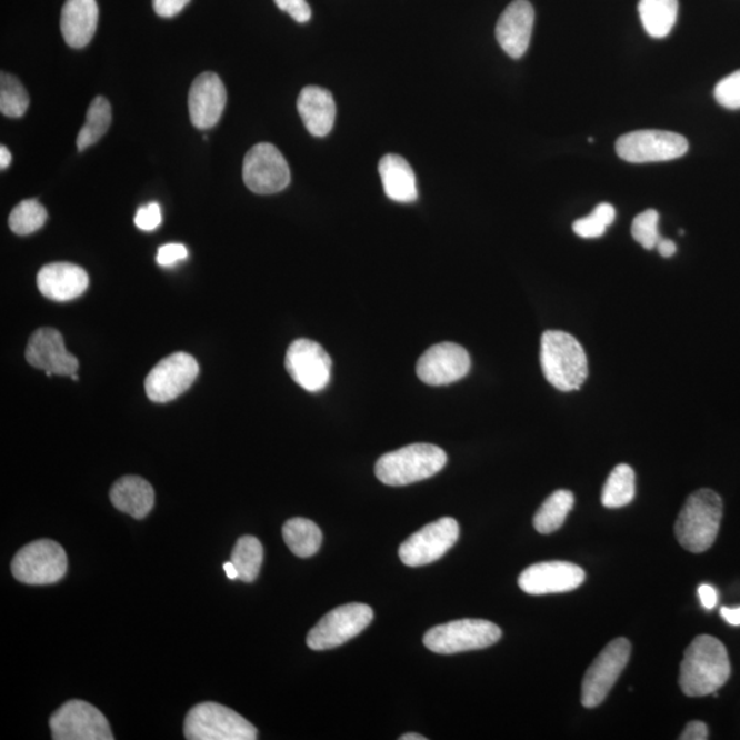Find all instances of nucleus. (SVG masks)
Returning <instances> with one entry per match:
<instances>
[{
  "instance_id": "39",
  "label": "nucleus",
  "mask_w": 740,
  "mask_h": 740,
  "mask_svg": "<svg viewBox=\"0 0 740 740\" xmlns=\"http://www.w3.org/2000/svg\"><path fill=\"white\" fill-rule=\"evenodd\" d=\"M188 257V251L186 246L180 243H170L160 247L157 254V262L161 267L168 268L173 267L174 263L184 261Z\"/></svg>"
},
{
  "instance_id": "15",
  "label": "nucleus",
  "mask_w": 740,
  "mask_h": 740,
  "mask_svg": "<svg viewBox=\"0 0 740 740\" xmlns=\"http://www.w3.org/2000/svg\"><path fill=\"white\" fill-rule=\"evenodd\" d=\"M286 369L303 390L319 392L331 380L332 360L321 344L309 339H298L287 350Z\"/></svg>"
},
{
  "instance_id": "40",
  "label": "nucleus",
  "mask_w": 740,
  "mask_h": 740,
  "mask_svg": "<svg viewBox=\"0 0 740 740\" xmlns=\"http://www.w3.org/2000/svg\"><path fill=\"white\" fill-rule=\"evenodd\" d=\"M188 3H190V0H152L156 13L163 17V19H172V17L178 16Z\"/></svg>"
},
{
  "instance_id": "19",
  "label": "nucleus",
  "mask_w": 740,
  "mask_h": 740,
  "mask_svg": "<svg viewBox=\"0 0 740 740\" xmlns=\"http://www.w3.org/2000/svg\"><path fill=\"white\" fill-rule=\"evenodd\" d=\"M227 104L224 82L213 72H204L193 80L188 109L193 127L209 129L217 126Z\"/></svg>"
},
{
  "instance_id": "27",
  "label": "nucleus",
  "mask_w": 740,
  "mask_h": 740,
  "mask_svg": "<svg viewBox=\"0 0 740 740\" xmlns=\"http://www.w3.org/2000/svg\"><path fill=\"white\" fill-rule=\"evenodd\" d=\"M283 538L292 554L309 558L317 554L322 543V532L313 521L296 517L283 527Z\"/></svg>"
},
{
  "instance_id": "29",
  "label": "nucleus",
  "mask_w": 740,
  "mask_h": 740,
  "mask_svg": "<svg viewBox=\"0 0 740 740\" xmlns=\"http://www.w3.org/2000/svg\"><path fill=\"white\" fill-rule=\"evenodd\" d=\"M636 498V472L621 463L610 472L603 486L601 501L604 508L619 509L630 504Z\"/></svg>"
},
{
  "instance_id": "13",
  "label": "nucleus",
  "mask_w": 740,
  "mask_h": 740,
  "mask_svg": "<svg viewBox=\"0 0 740 740\" xmlns=\"http://www.w3.org/2000/svg\"><path fill=\"white\" fill-rule=\"evenodd\" d=\"M243 181L250 191L270 196L290 186L291 170L273 144L260 143L252 147L244 157Z\"/></svg>"
},
{
  "instance_id": "26",
  "label": "nucleus",
  "mask_w": 740,
  "mask_h": 740,
  "mask_svg": "<svg viewBox=\"0 0 740 740\" xmlns=\"http://www.w3.org/2000/svg\"><path fill=\"white\" fill-rule=\"evenodd\" d=\"M640 21L651 38H667L678 21L679 0H640Z\"/></svg>"
},
{
  "instance_id": "37",
  "label": "nucleus",
  "mask_w": 740,
  "mask_h": 740,
  "mask_svg": "<svg viewBox=\"0 0 740 740\" xmlns=\"http://www.w3.org/2000/svg\"><path fill=\"white\" fill-rule=\"evenodd\" d=\"M161 206L156 202L142 206L134 216V224L142 231H154L161 226Z\"/></svg>"
},
{
  "instance_id": "35",
  "label": "nucleus",
  "mask_w": 740,
  "mask_h": 740,
  "mask_svg": "<svg viewBox=\"0 0 740 740\" xmlns=\"http://www.w3.org/2000/svg\"><path fill=\"white\" fill-rule=\"evenodd\" d=\"M658 222H660V214L653 209L638 214L632 222V238L646 250L656 249L657 243L660 242L661 234L658 231Z\"/></svg>"
},
{
  "instance_id": "21",
  "label": "nucleus",
  "mask_w": 740,
  "mask_h": 740,
  "mask_svg": "<svg viewBox=\"0 0 740 740\" xmlns=\"http://www.w3.org/2000/svg\"><path fill=\"white\" fill-rule=\"evenodd\" d=\"M90 279L84 269L69 262L49 263L39 270L38 288L46 298L69 302L86 292Z\"/></svg>"
},
{
  "instance_id": "12",
  "label": "nucleus",
  "mask_w": 740,
  "mask_h": 740,
  "mask_svg": "<svg viewBox=\"0 0 740 740\" xmlns=\"http://www.w3.org/2000/svg\"><path fill=\"white\" fill-rule=\"evenodd\" d=\"M460 526L451 517L422 527L399 548V558L407 567L419 568L440 560L457 543Z\"/></svg>"
},
{
  "instance_id": "17",
  "label": "nucleus",
  "mask_w": 740,
  "mask_h": 740,
  "mask_svg": "<svg viewBox=\"0 0 740 740\" xmlns=\"http://www.w3.org/2000/svg\"><path fill=\"white\" fill-rule=\"evenodd\" d=\"M586 579L583 569L567 561L539 562L522 571L520 589L530 596L560 594L578 589Z\"/></svg>"
},
{
  "instance_id": "31",
  "label": "nucleus",
  "mask_w": 740,
  "mask_h": 740,
  "mask_svg": "<svg viewBox=\"0 0 740 740\" xmlns=\"http://www.w3.org/2000/svg\"><path fill=\"white\" fill-rule=\"evenodd\" d=\"M111 123V106L108 99L97 97L87 111L84 126L80 129L78 137V149L84 151L88 147L96 144L103 137Z\"/></svg>"
},
{
  "instance_id": "8",
  "label": "nucleus",
  "mask_w": 740,
  "mask_h": 740,
  "mask_svg": "<svg viewBox=\"0 0 740 740\" xmlns=\"http://www.w3.org/2000/svg\"><path fill=\"white\" fill-rule=\"evenodd\" d=\"M373 620V610L366 603H348L331 610L308 633L311 650L322 651L339 648L368 628Z\"/></svg>"
},
{
  "instance_id": "18",
  "label": "nucleus",
  "mask_w": 740,
  "mask_h": 740,
  "mask_svg": "<svg viewBox=\"0 0 740 740\" xmlns=\"http://www.w3.org/2000/svg\"><path fill=\"white\" fill-rule=\"evenodd\" d=\"M26 357L33 368L49 370L52 374L73 376L79 370L78 358L64 348L60 331L40 328L29 339Z\"/></svg>"
},
{
  "instance_id": "3",
  "label": "nucleus",
  "mask_w": 740,
  "mask_h": 740,
  "mask_svg": "<svg viewBox=\"0 0 740 740\" xmlns=\"http://www.w3.org/2000/svg\"><path fill=\"white\" fill-rule=\"evenodd\" d=\"M721 519L722 501L718 492L708 489L692 492L674 524L678 542L691 553H703L718 539Z\"/></svg>"
},
{
  "instance_id": "34",
  "label": "nucleus",
  "mask_w": 740,
  "mask_h": 740,
  "mask_svg": "<svg viewBox=\"0 0 740 740\" xmlns=\"http://www.w3.org/2000/svg\"><path fill=\"white\" fill-rule=\"evenodd\" d=\"M616 220V209L610 203H599L590 216L573 222V232L583 239L603 237Z\"/></svg>"
},
{
  "instance_id": "14",
  "label": "nucleus",
  "mask_w": 740,
  "mask_h": 740,
  "mask_svg": "<svg viewBox=\"0 0 740 740\" xmlns=\"http://www.w3.org/2000/svg\"><path fill=\"white\" fill-rule=\"evenodd\" d=\"M199 374V366L187 352H174L152 368L144 381L147 397L152 402L167 403L183 396Z\"/></svg>"
},
{
  "instance_id": "1",
  "label": "nucleus",
  "mask_w": 740,
  "mask_h": 740,
  "mask_svg": "<svg viewBox=\"0 0 740 740\" xmlns=\"http://www.w3.org/2000/svg\"><path fill=\"white\" fill-rule=\"evenodd\" d=\"M730 677V657L718 638L699 636L692 640L680 666L679 683L687 697L714 694Z\"/></svg>"
},
{
  "instance_id": "41",
  "label": "nucleus",
  "mask_w": 740,
  "mask_h": 740,
  "mask_svg": "<svg viewBox=\"0 0 740 740\" xmlns=\"http://www.w3.org/2000/svg\"><path fill=\"white\" fill-rule=\"evenodd\" d=\"M709 731L707 724L702 721H691L681 732V740H707Z\"/></svg>"
},
{
  "instance_id": "5",
  "label": "nucleus",
  "mask_w": 740,
  "mask_h": 740,
  "mask_svg": "<svg viewBox=\"0 0 740 740\" xmlns=\"http://www.w3.org/2000/svg\"><path fill=\"white\" fill-rule=\"evenodd\" d=\"M184 736L188 740H254L258 731L224 704L203 702L188 712Z\"/></svg>"
},
{
  "instance_id": "9",
  "label": "nucleus",
  "mask_w": 740,
  "mask_h": 740,
  "mask_svg": "<svg viewBox=\"0 0 740 740\" xmlns=\"http://www.w3.org/2000/svg\"><path fill=\"white\" fill-rule=\"evenodd\" d=\"M617 156L631 163L678 160L689 151V142L679 133L644 129L622 134L616 143Z\"/></svg>"
},
{
  "instance_id": "22",
  "label": "nucleus",
  "mask_w": 740,
  "mask_h": 740,
  "mask_svg": "<svg viewBox=\"0 0 740 740\" xmlns=\"http://www.w3.org/2000/svg\"><path fill=\"white\" fill-rule=\"evenodd\" d=\"M299 116L310 134L316 138H324L332 131L334 119H337V103L332 93L326 88L309 86L304 87L298 98Z\"/></svg>"
},
{
  "instance_id": "16",
  "label": "nucleus",
  "mask_w": 740,
  "mask_h": 740,
  "mask_svg": "<svg viewBox=\"0 0 740 740\" xmlns=\"http://www.w3.org/2000/svg\"><path fill=\"white\" fill-rule=\"evenodd\" d=\"M471 357L460 344L444 342L432 346L417 362V376L428 386L440 387L466 378Z\"/></svg>"
},
{
  "instance_id": "7",
  "label": "nucleus",
  "mask_w": 740,
  "mask_h": 740,
  "mask_svg": "<svg viewBox=\"0 0 740 740\" xmlns=\"http://www.w3.org/2000/svg\"><path fill=\"white\" fill-rule=\"evenodd\" d=\"M68 571V556L60 543L40 539L22 548L11 562V573L21 583L54 584Z\"/></svg>"
},
{
  "instance_id": "4",
  "label": "nucleus",
  "mask_w": 740,
  "mask_h": 740,
  "mask_svg": "<svg viewBox=\"0 0 740 740\" xmlns=\"http://www.w3.org/2000/svg\"><path fill=\"white\" fill-rule=\"evenodd\" d=\"M446 463L448 456L438 446L416 443L380 457L374 473L381 483L401 487L432 478Z\"/></svg>"
},
{
  "instance_id": "44",
  "label": "nucleus",
  "mask_w": 740,
  "mask_h": 740,
  "mask_svg": "<svg viewBox=\"0 0 740 740\" xmlns=\"http://www.w3.org/2000/svg\"><path fill=\"white\" fill-rule=\"evenodd\" d=\"M720 614L722 619H724L728 622V624L740 626V608L737 609L722 608L720 610Z\"/></svg>"
},
{
  "instance_id": "20",
  "label": "nucleus",
  "mask_w": 740,
  "mask_h": 740,
  "mask_svg": "<svg viewBox=\"0 0 740 740\" xmlns=\"http://www.w3.org/2000/svg\"><path fill=\"white\" fill-rule=\"evenodd\" d=\"M534 11L528 0H514L499 17L496 34L499 46L513 60H519L530 47Z\"/></svg>"
},
{
  "instance_id": "10",
  "label": "nucleus",
  "mask_w": 740,
  "mask_h": 740,
  "mask_svg": "<svg viewBox=\"0 0 740 740\" xmlns=\"http://www.w3.org/2000/svg\"><path fill=\"white\" fill-rule=\"evenodd\" d=\"M630 657L631 643L626 638L614 639L599 653L581 684V703L584 708H597L607 699Z\"/></svg>"
},
{
  "instance_id": "28",
  "label": "nucleus",
  "mask_w": 740,
  "mask_h": 740,
  "mask_svg": "<svg viewBox=\"0 0 740 740\" xmlns=\"http://www.w3.org/2000/svg\"><path fill=\"white\" fill-rule=\"evenodd\" d=\"M573 504L574 497L571 491L558 490L551 493L533 517L534 530L543 534L560 530Z\"/></svg>"
},
{
  "instance_id": "46",
  "label": "nucleus",
  "mask_w": 740,
  "mask_h": 740,
  "mask_svg": "<svg viewBox=\"0 0 740 740\" xmlns=\"http://www.w3.org/2000/svg\"><path fill=\"white\" fill-rule=\"evenodd\" d=\"M224 571L226 574L228 576L229 580H237L239 579V573L237 567L233 566L232 561H228L224 563Z\"/></svg>"
},
{
  "instance_id": "23",
  "label": "nucleus",
  "mask_w": 740,
  "mask_h": 740,
  "mask_svg": "<svg viewBox=\"0 0 740 740\" xmlns=\"http://www.w3.org/2000/svg\"><path fill=\"white\" fill-rule=\"evenodd\" d=\"M98 19L97 0H67L61 13L64 41L73 49H82L96 34Z\"/></svg>"
},
{
  "instance_id": "43",
  "label": "nucleus",
  "mask_w": 740,
  "mask_h": 740,
  "mask_svg": "<svg viewBox=\"0 0 740 740\" xmlns=\"http://www.w3.org/2000/svg\"><path fill=\"white\" fill-rule=\"evenodd\" d=\"M656 249L660 252V256L663 258H671L677 254L678 247L672 242L671 239H660V242L657 243Z\"/></svg>"
},
{
  "instance_id": "36",
  "label": "nucleus",
  "mask_w": 740,
  "mask_h": 740,
  "mask_svg": "<svg viewBox=\"0 0 740 740\" xmlns=\"http://www.w3.org/2000/svg\"><path fill=\"white\" fill-rule=\"evenodd\" d=\"M716 101L728 110H740V70L727 76L714 88Z\"/></svg>"
},
{
  "instance_id": "47",
  "label": "nucleus",
  "mask_w": 740,
  "mask_h": 740,
  "mask_svg": "<svg viewBox=\"0 0 740 740\" xmlns=\"http://www.w3.org/2000/svg\"><path fill=\"white\" fill-rule=\"evenodd\" d=\"M401 740H427L426 737L419 736V733H404L401 738Z\"/></svg>"
},
{
  "instance_id": "42",
  "label": "nucleus",
  "mask_w": 740,
  "mask_h": 740,
  "mask_svg": "<svg viewBox=\"0 0 740 740\" xmlns=\"http://www.w3.org/2000/svg\"><path fill=\"white\" fill-rule=\"evenodd\" d=\"M698 596L704 609L712 610L718 604V591L712 586H699Z\"/></svg>"
},
{
  "instance_id": "32",
  "label": "nucleus",
  "mask_w": 740,
  "mask_h": 740,
  "mask_svg": "<svg viewBox=\"0 0 740 740\" xmlns=\"http://www.w3.org/2000/svg\"><path fill=\"white\" fill-rule=\"evenodd\" d=\"M47 219H49V213H47L44 206L37 199H27V201L17 204L11 211L9 226L11 231L20 234V237H26V234H31L43 228Z\"/></svg>"
},
{
  "instance_id": "2",
  "label": "nucleus",
  "mask_w": 740,
  "mask_h": 740,
  "mask_svg": "<svg viewBox=\"0 0 740 740\" xmlns=\"http://www.w3.org/2000/svg\"><path fill=\"white\" fill-rule=\"evenodd\" d=\"M540 366L546 380L563 392L579 390L589 376L583 346L563 331H546L542 334Z\"/></svg>"
},
{
  "instance_id": "24",
  "label": "nucleus",
  "mask_w": 740,
  "mask_h": 740,
  "mask_svg": "<svg viewBox=\"0 0 740 740\" xmlns=\"http://www.w3.org/2000/svg\"><path fill=\"white\" fill-rule=\"evenodd\" d=\"M110 499L117 510L140 520L154 508L156 492L149 481L138 476H126L111 487Z\"/></svg>"
},
{
  "instance_id": "6",
  "label": "nucleus",
  "mask_w": 740,
  "mask_h": 740,
  "mask_svg": "<svg viewBox=\"0 0 740 740\" xmlns=\"http://www.w3.org/2000/svg\"><path fill=\"white\" fill-rule=\"evenodd\" d=\"M501 638V628L493 622L466 619L431 628L422 642L433 653L457 654L490 648Z\"/></svg>"
},
{
  "instance_id": "25",
  "label": "nucleus",
  "mask_w": 740,
  "mask_h": 740,
  "mask_svg": "<svg viewBox=\"0 0 740 740\" xmlns=\"http://www.w3.org/2000/svg\"><path fill=\"white\" fill-rule=\"evenodd\" d=\"M379 174L386 196L393 202L413 203L419 198L413 169L404 158L389 154L379 162Z\"/></svg>"
},
{
  "instance_id": "11",
  "label": "nucleus",
  "mask_w": 740,
  "mask_h": 740,
  "mask_svg": "<svg viewBox=\"0 0 740 740\" xmlns=\"http://www.w3.org/2000/svg\"><path fill=\"white\" fill-rule=\"evenodd\" d=\"M52 739L56 740H113L109 721L101 710L86 701L63 703L50 719Z\"/></svg>"
},
{
  "instance_id": "48",
  "label": "nucleus",
  "mask_w": 740,
  "mask_h": 740,
  "mask_svg": "<svg viewBox=\"0 0 740 740\" xmlns=\"http://www.w3.org/2000/svg\"><path fill=\"white\" fill-rule=\"evenodd\" d=\"M72 379H73L74 381H78V380H79V376L74 373V374L72 376Z\"/></svg>"
},
{
  "instance_id": "38",
  "label": "nucleus",
  "mask_w": 740,
  "mask_h": 740,
  "mask_svg": "<svg viewBox=\"0 0 740 740\" xmlns=\"http://www.w3.org/2000/svg\"><path fill=\"white\" fill-rule=\"evenodd\" d=\"M274 3L299 23L311 19V9L307 0H274Z\"/></svg>"
},
{
  "instance_id": "45",
  "label": "nucleus",
  "mask_w": 740,
  "mask_h": 740,
  "mask_svg": "<svg viewBox=\"0 0 740 740\" xmlns=\"http://www.w3.org/2000/svg\"><path fill=\"white\" fill-rule=\"evenodd\" d=\"M11 162V154L8 147H0V169L4 170Z\"/></svg>"
},
{
  "instance_id": "33",
  "label": "nucleus",
  "mask_w": 740,
  "mask_h": 740,
  "mask_svg": "<svg viewBox=\"0 0 740 740\" xmlns=\"http://www.w3.org/2000/svg\"><path fill=\"white\" fill-rule=\"evenodd\" d=\"M29 97L21 81L14 76L0 74V111L10 119H20L27 113Z\"/></svg>"
},
{
  "instance_id": "30",
  "label": "nucleus",
  "mask_w": 740,
  "mask_h": 740,
  "mask_svg": "<svg viewBox=\"0 0 740 740\" xmlns=\"http://www.w3.org/2000/svg\"><path fill=\"white\" fill-rule=\"evenodd\" d=\"M231 561L237 567L239 579L251 583L260 574L263 561V548L256 537L246 534L234 544Z\"/></svg>"
}]
</instances>
